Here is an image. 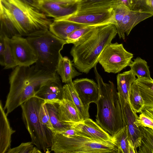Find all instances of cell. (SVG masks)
<instances>
[{"instance_id": "obj_1", "label": "cell", "mask_w": 153, "mask_h": 153, "mask_svg": "<svg viewBox=\"0 0 153 153\" xmlns=\"http://www.w3.org/2000/svg\"><path fill=\"white\" fill-rule=\"evenodd\" d=\"M0 25L7 31L19 30L22 36H32L49 29L52 22L41 10L16 0H0Z\"/></svg>"}, {"instance_id": "obj_2", "label": "cell", "mask_w": 153, "mask_h": 153, "mask_svg": "<svg viewBox=\"0 0 153 153\" xmlns=\"http://www.w3.org/2000/svg\"><path fill=\"white\" fill-rule=\"evenodd\" d=\"M60 79L56 72L39 70L35 65L17 66L9 78L10 87L4 109L7 115L32 97L42 84Z\"/></svg>"}, {"instance_id": "obj_3", "label": "cell", "mask_w": 153, "mask_h": 153, "mask_svg": "<svg viewBox=\"0 0 153 153\" xmlns=\"http://www.w3.org/2000/svg\"><path fill=\"white\" fill-rule=\"evenodd\" d=\"M94 68L99 90L96 122L112 136L126 126L123 110L114 84L104 82L96 66Z\"/></svg>"}, {"instance_id": "obj_4", "label": "cell", "mask_w": 153, "mask_h": 153, "mask_svg": "<svg viewBox=\"0 0 153 153\" xmlns=\"http://www.w3.org/2000/svg\"><path fill=\"white\" fill-rule=\"evenodd\" d=\"M117 34L116 27L113 24L98 26L88 38L72 48L70 53L74 66L81 73H88L97 66L102 51Z\"/></svg>"}, {"instance_id": "obj_5", "label": "cell", "mask_w": 153, "mask_h": 153, "mask_svg": "<svg viewBox=\"0 0 153 153\" xmlns=\"http://www.w3.org/2000/svg\"><path fill=\"white\" fill-rule=\"evenodd\" d=\"M44 100L36 96L29 99L20 106L22 118L33 143L39 150L50 152L52 144L53 131L42 124L39 117L41 105Z\"/></svg>"}, {"instance_id": "obj_6", "label": "cell", "mask_w": 153, "mask_h": 153, "mask_svg": "<svg viewBox=\"0 0 153 153\" xmlns=\"http://www.w3.org/2000/svg\"><path fill=\"white\" fill-rule=\"evenodd\" d=\"M37 56L36 68L39 70L56 72L60 51L66 42L58 38L49 30L37 35L26 38Z\"/></svg>"}, {"instance_id": "obj_7", "label": "cell", "mask_w": 153, "mask_h": 153, "mask_svg": "<svg viewBox=\"0 0 153 153\" xmlns=\"http://www.w3.org/2000/svg\"><path fill=\"white\" fill-rule=\"evenodd\" d=\"M53 132L51 150L55 153L118 152L113 139L98 142L80 136H67L59 132Z\"/></svg>"}, {"instance_id": "obj_8", "label": "cell", "mask_w": 153, "mask_h": 153, "mask_svg": "<svg viewBox=\"0 0 153 153\" xmlns=\"http://www.w3.org/2000/svg\"><path fill=\"white\" fill-rule=\"evenodd\" d=\"M133 55L126 51L122 44L111 43L101 53L98 62L105 72L116 74L131 62Z\"/></svg>"}, {"instance_id": "obj_9", "label": "cell", "mask_w": 153, "mask_h": 153, "mask_svg": "<svg viewBox=\"0 0 153 153\" xmlns=\"http://www.w3.org/2000/svg\"><path fill=\"white\" fill-rule=\"evenodd\" d=\"M113 9L99 11H84L74 12L72 14L54 21L64 20L85 26L101 25L113 24Z\"/></svg>"}, {"instance_id": "obj_10", "label": "cell", "mask_w": 153, "mask_h": 153, "mask_svg": "<svg viewBox=\"0 0 153 153\" xmlns=\"http://www.w3.org/2000/svg\"><path fill=\"white\" fill-rule=\"evenodd\" d=\"M10 44L17 66H29L35 63L36 55L27 38L16 36L10 39Z\"/></svg>"}, {"instance_id": "obj_11", "label": "cell", "mask_w": 153, "mask_h": 153, "mask_svg": "<svg viewBox=\"0 0 153 153\" xmlns=\"http://www.w3.org/2000/svg\"><path fill=\"white\" fill-rule=\"evenodd\" d=\"M68 124L79 136L91 140L101 142L113 139L110 134L90 118L77 122L69 123Z\"/></svg>"}, {"instance_id": "obj_12", "label": "cell", "mask_w": 153, "mask_h": 153, "mask_svg": "<svg viewBox=\"0 0 153 153\" xmlns=\"http://www.w3.org/2000/svg\"><path fill=\"white\" fill-rule=\"evenodd\" d=\"M73 83L82 103L88 111L90 104L96 103L98 99L99 90L97 83L87 78L77 79L73 81Z\"/></svg>"}, {"instance_id": "obj_13", "label": "cell", "mask_w": 153, "mask_h": 153, "mask_svg": "<svg viewBox=\"0 0 153 153\" xmlns=\"http://www.w3.org/2000/svg\"><path fill=\"white\" fill-rule=\"evenodd\" d=\"M153 16L152 12L144 8L130 10L116 27L120 38L125 39V33L128 36L132 29L137 24Z\"/></svg>"}, {"instance_id": "obj_14", "label": "cell", "mask_w": 153, "mask_h": 153, "mask_svg": "<svg viewBox=\"0 0 153 153\" xmlns=\"http://www.w3.org/2000/svg\"><path fill=\"white\" fill-rule=\"evenodd\" d=\"M74 7L57 0H42L40 9L48 17L56 19L73 13L76 9Z\"/></svg>"}, {"instance_id": "obj_15", "label": "cell", "mask_w": 153, "mask_h": 153, "mask_svg": "<svg viewBox=\"0 0 153 153\" xmlns=\"http://www.w3.org/2000/svg\"><path fill=\"white\" fill-rule=\"evenodd\" d=\"M123 111L127 127L128 139L137 150V148L140 145L142 138V135L140 128L134 123L138 118V116L132 109L129 102L125 106L123 109Z\"/></svg>"}, {"instance_id": "obj_16", "label": "cell", "mask_w": 153, "mask_h": 153, "mask_svg": "<svg viewBox=\"0 0 153 153\" xmlns=\"http://www.w3.org/2000/svg\"><path fill=\"white\" fill-rule=\"evenodd\" d=\"M135 76L130 69L118 74L117 76V93L122 109L129 101V94L133 83L136 80Z\"/></svg>"}, {"instance_id": "obj_17", "label": "cell", "mask_w": 153, "mask_h": 153, "mask_svg": "<svg viewBox=\"0 0 153 153\" xmlns=\"http://www.w3.org/2000/svg\"><path fill=\"white\" fill-rule=\"evenodd\" d=\"M35 96L44 101L61 100L63 99V86L60 79L50 81L41 85Z\"/></svg>"}, {"instance_id": "obj_18", "label": "cell", "mask_w": 153, "mask_h": 153, "mask_svg": "<svg viewBox=\"0 0 153 153\" xmlns=\"http://www.w3.org/2000/svg\"><path fill=\"white\" fill-rule=\"evenodd\" d=\"M4 109L1 101L0 102V153H6L10 148L11 136L16 131L11 127Z\"/></svg>"}, {"instance_id": "obj_19", "label": "cell", "mask_w": 153, "mask_h": 153, "mask_svg": "<svg viewBox=\"0 0 153 153\" xmlns=\"http://www.w3.org/2000/svg\"><path fill=\"white\" fill-rule=\"evenodd\" d=\"M58 114L60 121L67 124L82 120L75 105L67 99H63L60 101Z\"/></svg>"}, {"instance_id": "obj_20", "label": "cell", "mask_w": 153, "mask_h": 153, "mask_svg": "<svg viewBox=\"0 0 153 153\" xmlns=\"http://www.w3.org/2000/svg\"><path fill=\"white\" fill-rule=\"evenodd\" d=\"M117 3V0H80L74 12L111 10Z\"/></svg>"}, {"instance_id": "obj_21", "label": "cell", "mask_w": 153, "mask_h": 153, "mask_svg": "<svg viewBox=\"0 0 153 153\" xmlns=\"http://www.w3.org/2000/svg\"><path fill=\"white\" fill-rule=\"evenodd\" d=\"M72 62L67 57L61 55L59 59L56 72L59 75L62 81L65 84L72 81V79L75 77L82 74L74 68Z\"/></svg>"}, {"instance_id": "obj_22", "label": "cell", "mask_w": 153, "mask_h": 153, "mask_svg": "<svg viewBox=\"0 0 153 153\" xmlns=\"http://www.w3.org/2000/svg\"><path fill=\"white\" fill-rule=\"evenodd\" d=\"M86 26L64 20H56L51 23L49 30L57 37L66 42L68 36L72 32Z\"/></svg>"}, {"instance_id": "obj_23", "label": "cell", "mask_w": 153, "mask_h": 153, "mask_svg": "<svg viewBox=\"0 0 153 153\" xmlns=\"http://www.w3.org/2000/svg\"><path fill=\"white\" fill-rule=\"evenodd\" d=\"M71 101L75 105L82 120L90 118L88 111L82 103L74 87L73 81L63 86V99Z\"/></svg>"}, {"instance_id": "obj_24", "label": "cell", "mask_w": 153, "mask_h": 153, "mask_svg": "<svg viewBox=\"0 0 153 153\" xmlns=\"http://www.w3.org/2000/svg\"><path fill=\"white\" fill-rule=\"evenodd\" d=\"M60 100L45 101L53 127V132H60L70 128V125L61 122L59 120L58 108Z\"/></svg>"}, {"instance_id": "obj_25", "label": "cell", "mask_w": 153, "mask_h": 153, "mask_svg": "<svg viewBox=\"0 0 153 153\" xmlns=\"http://www.w3.org/2000/svg\"><path fill=\"white\" fill-rule=\"evenodd\" d=\"M99 25L87 26L76 30L68 36L66 43H72L74 45L81 44L88 38Z\"/></svg>"}, {"instance_id": "obj_26", "label": "cell", "mask_w": 153, "mask_h": 153, "mask_svg": "<svg viewBox=\"0 0 153 153\" xmlns=\"http://www.w3.org/2000/svg\"><path fill=\"white\" fill-rule=\"evenodd\" d=\"M142 135L139 146V153H153V129L144 127H139Z\"/></svg>"}, {"instance_id": "obj_27", "label": "cell", "mask_w": 153, "mask_h": 153, "mask_svg": "<svg viewBox=\"0 0 153 153\" xmlns=\"http://www.w3.org/2000/svg\"><path fill=\"white\" fill-rule=\"evenodd\" d=\"M129 101L132 109L136 113H140L144 108V101L135 81L131 86Z\"/></svg>"}, {"instance_id": "obj_28", "label": "cell", "mask_w": 153, "mask_h": 153, "mask_svg": "<svg viewBox=\"0 0 153 153\" xmlns=\"http://www.w3.org/2000/svg\"><path fill=\"white\" fill-rule=\"evenodd\" d=\"M128 66L137 79H151L147 62L140 57H137L134 61H131Z\"/></svg>"}, {"instance_id": "obj_29", "label": "cell", "mask_w": 153, "mask_h": 153, "mask_svg": "<svg viewBox=\"0 0 153 153\" xmlns=\"http://www.w3.org/2000/svg\"><path fill=\"white\" fill-rule=\"evenodd\" d=\"M118 149L117 153H128V137L127 127H124L112 136Z\"/></svg>"}, {"instance_id": "obj_30", "label": "cell", "mask_w": 153, "mask_h": 153, "mask_svg": "<svg viewBox=\"0 0 153 153\" xmlns=\"http://www.w3.org/2000/svg\"><path fill=\"white\" fill-rule=\"evenodd\" d=\"M144 102V108H153V86L143 84L135 80Z\"/></svg>"}, {"instance_id": "obj_31", "label": "cell", "mask_w": 153, "mask_h": 153, "mask_svg": "<svg viewBox=\"0 0 153 153\" xmlns=\"http://www.w3.org/2000/svg\"><path fill=\"white\" fill-rule=\"evenodd\" d=\"M39 150L32 142L22 143L19 146L13 148H10L7 153H41Z\"/></svg>"}, {"instance_id": "obj_32", "label": "cell", "mask_w": 153, "mask_h": 153, "mask_svg": "<svg viewBox=\"0 0 153 153\" xmlns=\"http://www.w3.org/2000/svg\"><path fill=\"white\" fill-rule=\"evenodd\" d=\"M5 51L4 56V69L13 68L17 66L10 44V39L5 37Z\"/></svg>"}, {"instance_id": "obj_33", "label": "cell", "mask_w": 153, "mask_h": 153, "mask_svg": "<svg viewBox=\"0 0 153 153\" xmlns=\"http://www.w3.org/2000/svg\"><path fill=\"white\" fill-rule=\"evenodd\" d=\"M131 9L123 4L118 3L116 4L113 9V24L116 27L120 24L125 15Z\"/></svg>"}, {"instance_id": "obj_34", "label": "cell", "mask_w": 153, "mask_h": 153, "mask_svg": "<svg viewBox=\"0 0 153 153\" xmlns=\"http://www.w3.org/2000/svg\"><path fill=\"white\" fill-rule=\"evenodd\" d=\"M39 120L42 124L45 125L48 128L53 131V127L50 120L45 101L42 103L39 108Z\"/></svg>"}, {"instance_id": "obj_35", "label": "cell", "mask_w": 153, "mask_h": 153, "mask_svg": "<svg viewBox=\"0 0 153 153\" xmlns=\"http://www.w3.org/2000/svg\"><path fill=\"white\" fill-rule=\"evenodd\" d=\"M134 123L138 127H148L153 129V120L142 112Z\"/></svg>"}, {"instance_id": "obj_36", "label": "cell", "mask_w": 153, "mask_h": 153, "mask_svg": "<svg viewBox=\"0 0 153 153\" xmlns=\"http://www.w3.org/2000/svg\"><path fill=\"white\" fill-rule=\"evenodd\" d=\"M117 3L123 4L131 10L143 8L144 0H117Z\"/></svg>"}, {"instance_id": "obj_37", "label": "cell", "mask_w": 153, "mask_h": 153, "mask_svg": "<svg viewBox=\"0 0 153 153\" xmlns=\"http://www.w3.org/2000/svg\"><path fill=\"white\" fill-rule=\"evenodd\" d=\"M33 8L40 10V6L42 0H16Z\"/></svg>"}, {"instance_id": "obj_38", "label": "cell", "mask_w": 153, "mask_h": 153, "mask_svg": "<svg viewBox=\"0 0 153 153\" xmlns=\"http://www.w3.org/2000/svg\"><path fill=\"white\" fill-rule=\"evenodd\" d=\"M4 37V36L0 35V63L2 66H4V56L5 48Z\"/></svg>"}, {"instance_id": "obj_39", "label": "cell", "mask_w": 153, "mask_h": 153, "mask_svg": "<svg viewBox=\"0 0 153 153\" xmlns=\"http://www.w3.org/2000/svg\"><path fill=\"white\" fill-rule=\"evenodd\" d=\"M59 133L67 136H79L77 132L71 127Z\"/></svg>"}, {"instance_id": "obj_40", "label": "cell", "mask_w": 153, "mask_h": 153, "mask_svg": "<svg viewBox=\"0 0 153 153\" xmlns=\"http://www.w3.org/2000/svg\"><path fill=\"white\" fill-rule=\"evenodd\" d=\"M144 2L146 9L153 14V0H144Z\"/></svg>"}, {"instance_id": "obj_41", "label": "cell", "mask_w": 153, "mask_h": 153, "mask_svg": "<svg viewBox=\"0 0 153 153\" xmlns=\"http://www.w3.org/2000/svg\"><path fill=\"white\" fill-rule=\"evenodd\" d=\"M141 112L153 120V108H144Z\"/></svg>"}, {"instance_id": "obj_42", "label": "cell", "mask_w": 153, "mask_h": 153, "mask_svg": "<svg viewBox=\"0 0 153 153\" xmlns=\"http://www.w3.org/2000/svg\"><path fill=\"white\" fill-rule=\"evenodd\" d=\"M128 153H138L137 150L136 149L132 143L129 140L128 142Z\"/></svg>"}]
</instances>
